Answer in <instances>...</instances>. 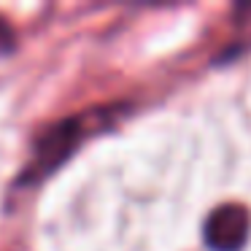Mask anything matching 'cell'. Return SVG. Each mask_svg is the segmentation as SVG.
Wrapping results in <instances>:
<instances>
[{
    "label": "cell",
    "mask_w": 251,
    "mask_h": 251,
    "mask_svg": "<svg viewBox=\"0 0 251 251\" xmlns=\"http://www.w3.org/2000/svg\"><path fill=\"white\" fill-rule=\"evenodd\" d=\"M98 119V114L89 116H71L62 119L57 125H51L35 143V159L27 170H25L22 181H35L41 176H49L51 170H57L73 151L78 149V143L87 138V132L92 130V122Z\"/></svg>",
    "instance_id": "6da1fadb"
},
{
    "label": "cell",
    "mask_w": 251,
    "mask_h": 251,
    "mask_svg": "<svg viewBox=\"0 0 251 251\" xmlns=\"http://www.w3.org/2000/svg\"><path fill=\"white\" fill-rule=\"evenodd\" d=\"M251 235V213L240 202H224L208 213L202 238L211 251H243Z\"/></svg>",
    "instance_id": "7a4b0ae2"
},
{
    "label": "cell",
    "mask_w": 251,
    "mask_h": 251,
    "mask_svg": "<svg viewBox=\"0 0 251 251\" xmlns=\"http://www.w3.org/2000/svg\"><path fill=\"white\" fill-rule=\"evenodd\" d=\"M14 44H17V35H14V27L0 17V57L14 51Z\"/></svg>",
    "instance_id": "3957f363"
}]
</instances>
